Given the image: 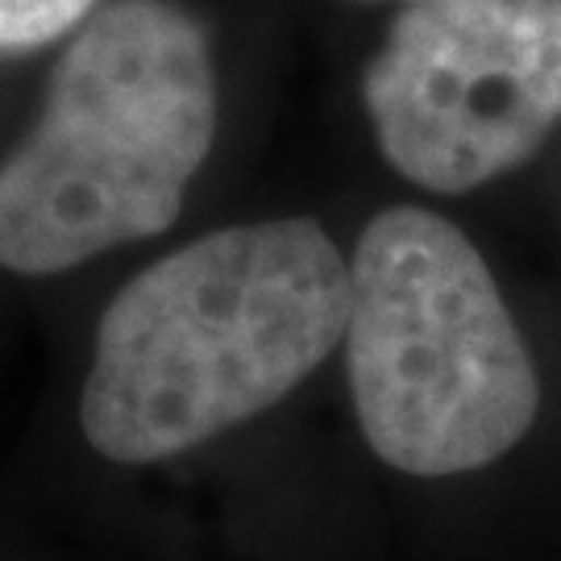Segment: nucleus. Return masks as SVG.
<instances>
[{"instance_id":"f257e3e1","label":"nucleus","mask_w":561,"mask_h":561,"mask_svg":"<svg viewBox=\"0 0 561 561\" xmlns=\"http://www.w3.org/2000/svg\"><path fill=\"white\" fill-rule=\"evenodd\" d=\"M350 266L317 221L241 225L121 287L83 382V437L141 466L279 403L345 337Z\"/></svg>"},{"instance_id":"f03ea898","label":"nucleus","mask_w":561,"mask_h":561,"mask_svg":"<svg viewBox=\"0 0 561 561\" xmlns=\"http://www.w3.org/2000/svg\"><path fill=\"white\" fill-rule=\"evenodd\" d=\"M213 134L217 71L201 25L162 0L104 9L0 167V266L50 275L171 229Z\"/></svg>"},{"instance_id":"7ed1b4c3","label":"nucleus","mask_w":561,"mask_h":561,"mask_svg":"<svg viewBox=\"0 0 561 561\" xmlns=\"http://www.w3.org/2000/svg\"><path fill=\"white\" fill-rule=\"evenodd\" d=\"M345 366L362 437L421 479L503 458L537 421L541 379L482 254L424 208H387L350 262Z\"/></svg>"},{"instance_id":"20e7f679","label":"nucleus","mask_w":561,"mask_h":561,"mask_svg":"<svg viewBox=\"0 0 561 561\" xmlns=\"http://www.w3.org/2000/svg\"><path fill=\"white\" fill-rule=\"evenodd\" d=\"M387 162L442 196L528 162L561 121V0H424L362 80Z\"/></svg>"},{"instance_id":"39448f33","label":"nucleus","mask_w":561,"mask_h":561,"mask_svg":"<svg viewBox=\"0 0 561 561\" xmlns=\"http://www.w3.org/2000/svg\"><path fill=\"white\" fill-rule=\"evenodd\" d=\"M96 0H0V50H30L67 34Z\"/></svg>"},{"instance_id":"423d86ee","label":"nucleus","mask_w":561,"mask_h":561,"mask_svg":"<svg viewBox=\"0 0 561 561\" xmlns=\"http://www.w3.org/2000/svg\"><path fill=\"white\" fill-rule=\"evenodd\" d=\"M408 4H424V0H408Z\"/></svg>"}]
</instances>
